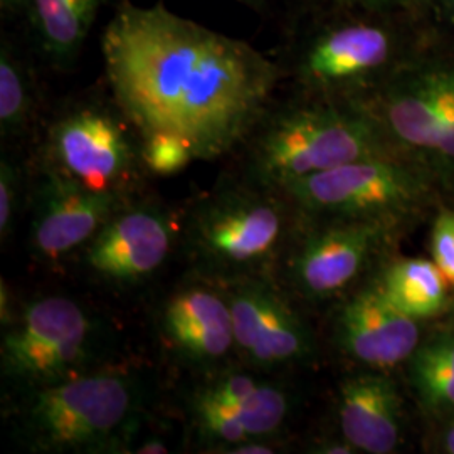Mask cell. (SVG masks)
I'll return each mask as SVG.
<instances>
[{
  "label": "cell",
  "mask_w": 454,
  "mask_h": 454,
  "mask_svg": "<svg viewBox=\"0 0 454 454\" xmlns=\"http://www.w3.org/2000/svg\"><path fill=\"white\" fill-rule=\"evenodd\" d=\"M375 283L395 309L416 320L438 315L450 286L436 262L422 258L392 262Z\"/></svg>",
  "instance_id": "obj_17"
},
{
  "label": "cell",
  "mask_w": 454,
  "mask_h": 454,
  "mask_svg": "<svg viewBox=\"0 0 454 454\" xmlns=\"http://www.w3.org/2000/svg\"><path fill=\"white\" fill-rule=\"evenodd\" d=\"M20 200V174L11 160L0 163V236L2 241L11 236Z\"/></svg>",
  "instance_id": "obj_22"
},
{
  "label": "cell",
  "mask_w": 454,
  "mask_h": 454,
  "mask_svg": "<svg viewBox=\"0 0 454 454\" xmlns=\"http://www.w3.org/2000/svg\"><path fill=\"white\" fill-rule=\"evenodd\" d=\"M159 330L168 350L192 367L211 369L236 354L226 294L206 276L170 293L159 313Z\"/></svg>",
  "instance_id": "obj_13"
},
{
  "label": "cell",
  "mask_w": 454,
  "mask_h": 454,
  "mask_svg": "<svg viewBox=\"0 0 454 454\" xmlns=\"http://www.w3.org/2000/svg\"><path fill=\"white\" fill-rule=\"evenodd\" d=\"M283 192L309 219L397 224L421 202L426 187L411 167L386 153L296 180Z\"/></svg>",
  "instance_id": "obj_7"
},
{
  "label": "cell",
  "mask_w": 454,
  "mask_h": 454,
  "mask_svg": "<svg viewBox=\"0 0 454 454\" xmlns=\"http://www.w3.org/2000/svg\"><path fill=\"white\" fill-rule=\"evenodd\" d=\"M137 129L108 106L82 103L59 114L48 133L46 167L97 194L127 200L146 168Z\"/></svg>",
  "instance_id": "obj_6"
},
{
  "label": "cell",
  "mask_w": 454,
  "mask_h": 454,
  "mask_svg": "<svg viewBox=\"0 0 454 454\" xmlns=\"http://www.w3.org/2000/svg\"><path fill=\"white\" fill-rule=\"evenodd\" d=\"M231 309L236 356L246 367L271 373L309 364L315 337L275 276L217 281Z\"/></svg>",
  "instance_id": "obj_9"
},
{
  "label": "cell",
  "mask_w": 454,
  "mask_h": 454,
  "mask_svg": "<svg viewBox=\"0 0 454 454\" xmlns=\"http://www.w3.org/2000/svg\"><path fill=\"white\" fill-rule=\"evenodd\" d=\"M244 145L246 176L281 191L343 163L389 153L358 101L330 97L266 112Z\"/></svg>",
  "instance_id": "obj_3"
},
{
  "label": "cell",
  "mask_w": 454,
  "mask_h": 454,
  "mask_svg": "<svg viewBox=\"0 0 454 454\" xmlns=\"http://www.w3.org/2000/svg\"><path fill=\"white\" fill-rule=\"evenodd\" d=\"M335 340L347 357L384 372L409 360L421 343V333L418 320L395 309L373 281L341 303Z\"/></svg>",
  "instance_id": "obj_14"
},
{
  "label": "cell",
  "mask_w": 454,
  "mask_h": 454,
  "mask_svg": "<svg viewBox=\"0 0 454 454\" xmlns=\"http://www.w3.org/2000/svg\"><path fill=\"white\" fill-rule=\"evenodd\" d=\"M145 167L157 176H172L195 160L191 146L168 133H150L142 137Z\"/></svg>",
  "instance_id": "obj_20"
},
{
  "label": "cell",
  "mask_w": 454,
  "mask_h": 454,
  "mask_svg": "<svg viewBox=\"0 0 454 454\" xmlns=\"http://www.w3.org/2000/svg\"><path fill=\"white\" fill-rule=\"evenodd\" d=\"M394 41L389 31L371 20L330 26L300 51V82L317 93L333 97L372 80L389 63Z\"/></svg>",
  "instance_id": "obj_12"
},
{
  "label": "cell",
  "mask_w": 454,
  "mask_h": 454,
  "mask_svg": "<svg viewBox=\"0 0 454 454\" xmlns=\"http://www.w3.org/2000/svg\"><path fill=\"white\" fill-rule=\"evenodd\" d=\"M101 352V325L67 296H43L16 313L0 347L2 377L17 389L59 384L91 372Z\"/></svg>",
  "instance_id": "obj_5"
},
{
  "label": "cell",
  "mask_w": 454,
  "mask_h": 454,
  "mask_svg": "<svg viewBox=\"0 0 454 454\" xmlns=\"http://www.w3.org/2000/svg\"><path fill=\"white\" fill-rule=\"evenodd\" d=\"M448 2H450V4H451V5L454 7V0H448Z\"/></svg>",
  "instance_id": "obj_29"
},
{
  "label": "cell",
  "mask_w": 454,
  "mask_h": 454,
  "mask_svg": "<svg viewBox=\"0 0 454 454\" xmlns=\"http://www.w3.org/2000/svg\"><path fill=\"white\" fill-rule=\"evenodd\" d=\"M431 256L454 286V212H441L431 231Z\"/></svg>",
  "instance_id": "obj_21"
},
{
  "label": "cell",
  "mask_w": 454,
  "mask_h": 454,
  "mask_svg": "<svg viewBox=\"0 0 454 454\" xmlns=\"http://www.w3.org/2000/svg\"><path fill=\"white\" fill-rule=\"evenodd\" d=\"M341 436L357 451L389 454L403 436V404L395 384L382 371L345 377L339 387Z\"/></svg>",
  "instance_id": "obj_15"
},
{
  "label": "cell",
  "mask_w": 454,
  "mask_h": 454,
  "mask_svg": "<svg viewBox=\"0 0 454 454\" xmlns=\"http://www.w3.org/2000/svg\"><path fill=\"white\" fill-rule=\"evenodd\" d=\"M442 446H444V451H446V453L454 454V424H451V426L444 431Z\"/></svg>",
  "instance_id": "obj_27"
},
{
  "label": "cell",
  "mask_w": 454,
  "mask_h": 454,
  "mask_svg": "<svg viewBox=\"0 0 454 454\" xmlns=\"http://www.w3.org/2000/svg\"><path fill=\"white\" fill-rule=\"evenodd\" d=\"M27 0H0V5L4 11L7 12H17V11H24L26 9Z\"/></svg>",
  "instance_id": "obj_26"
},
{
  "label": "cell",
  "mask_w": 454,
  "mask_h": 454,
  "mask_svg": "<svg viewBox=\"0 0 454 454\" xmlns=\"http://www.w3.org/2000/svg\"><path fill=\"white\" fill-rule=\"evenodd\" d=\"M101 49L114 103L138 135H174L195 160H215L244 145L279 80L278 66L247 43L160 4L123 2Z\"/></svg>",
  "instance_id": "obj_1"
},
{
  "label": "cell",
  "mask_w": 454,
  "mask_h": 454,
  "mask_svg": "<svg viewBox=\"0 0 454 454\" xmlns=\"http://www.w3.org/2000/svg\"><path fill=\"white\" fill-rule=\"evenodd\" d=\"M298 215L281 189L246 176L195 202L184 224L185 246L199 275L214 281L275 276Z\"/></svg>",
  "instance_id": "obj_2"
},
{
  "label": "cell",
  "mask_w": 454,
  "mask_h": 454,
  "mask_svg": "<svg viewBox=\"0 0 454 454\" xmlns=\"http://www.w3.org/2000/svg\"><path fill=\"white\" fill-rule=\"evenodd\" d=\"M34 84L27 66L12 46L0 48V133L2 138L22 137L33 120Z\"/></svg>",
  "instance_id": "obj_19"
},
{
  "label": "cell",
  "mask_w": 454,
  "mask_h": 454,
  "mask_svg": "<svg viewBox=\"0 0 454 454\" xmlns=\"http://www.w3.org/2000/svg\"><path fill=\"white\" fill-rule=\"evenodd\" d=\"M135 453L140 454H163L168 453V446L160 441V439H146L144 442L138 444Z\"/></svg>",
  "instance_id": "obj_24"
},
{
  "label": "cell",
  "mask_w": 454,
  "mask_h": 454,
  "mask_svg": "<svg viewBox=\"0 0 454 454\" xmlns=\"http://www.w3.org/2000/svg\"><path fill=\"white\" fill-rule=\"evenodd\" d=\"M24 394L17 427L35 453H118L142 407L140 382L129 373H82Z\"/></svg>",
  "instance_id": "obj_4"
},
{
  "label": "cell",
  "mask_w": 454,
  "mask_h": 454,
  "mask_svg": "<svg viewBox=\"0 0 454 454\" xmlns=\"http://www.w3.org/2000/svg\"><path fill=\"white\" fill-rule=\"evenodd\" d=\"M347 5H357V7H365V9H379V7H386L394 2L399 0H340Z\"/></svg>",
  "instance_id": "obj_25"
},
{
  "label": "cell",
  "mask_w": 454,
  "mask_h": 454,
  "mask_svg": "<svg viewBox=\"0 0 454 454\" xmlns=\"http://www.w3.org/2000/svg\"><path fill=\"white\" fill-rule=\"evenodd\" d=\"M127 200L97 194L44 167L34 197L31 247L44 261H58L84 249Z\"/></svg>",
  "instance_id": "obj_11"
},
{
  "label": "cell",
  "mask_w": 454,
  "mask_h": 454,
  "mask_svg": "<svg viewBox=\"0 0 454 454\" xmlns=\"http://www.w3.org/2000/svg\"><path fill=\"white\" fill-rule=\"evenodd\" d=\"M103 0H27L24 12L51 61L69 65L82 51Z\"/></svg>",
  "instance_id": "obj_16"
},
{
  "label": "cell",
  "mask_w": 454,
  "mask_h": 454,
  "mask_svg": "<svg viewBox=\"0 0 454 454\" xmlns=\"http://www.w3.org/2000/svg\"><path fill=\"white\" fill-rule=\"evenodd\" d=\"M296 227L278 270L298 296L320 303L339 298L369 273L395 224L309 219Z\"/></svg>",
  "instance_id": "obj_8"
},
{
  "label": "cell",
  "mask_w": 454,
  "mask_h": 454,
  "mask_svg": "<svg viewBox=\"0 0 454 454\" xmlns=\"http://www.w3.org/2000/svg\"><path fill=\"white\" fill-rule=\"evenodd\" d=\"M174 238L172 223L162 209L123 204L86 244L82 264L110 285H138L162 268Z\"/></svg>",
  "instance_id": "obj_10"
},
{
  "label": "cell",
  "mask_w": 454,
  "mask_h": 454,
  "mask_svg": "<svg viewBox=\"0 0 454 454\" xmlns=\"http://www.w3.org/2000/svg\"><path fill=\"white\" fill-rule=\"evenodd\" d=\"M438 165L448 170H454V99L439 125L438 135L429 155Z\"/></svg>",
  "instance_id": "obj_23"
},
{
  "label": "cell",
  "mask_w": 454,
  "mask_h": 454,
  "mask_svg": "<svg viewBox=\"0 0 454 454\" xmlns=\"http://www.w3.org/2000/svg\"><path fill=\"white\" fill-rule=\"evenodd\" d=\"M409 379L422 406L431 412H454V335L421 341L407 360Z\"/></svg>",
  "instance_id": "obj_18"
},
{
  "label": "cell",
  "mask_w": 454,
  "mask_h": 454,
  "mask_svg": "<svg viewBox=\"0 0 454 454\" xmlns=\"http://www.w3.org/2000/svg\"><path fill=\"white\" fill-rule=\"evenodd\" d=\"M239 2H246V4H254V2H261V0H239Z\"/></svg>",
  "instance_id": "obj_28"
}]
</instances>
